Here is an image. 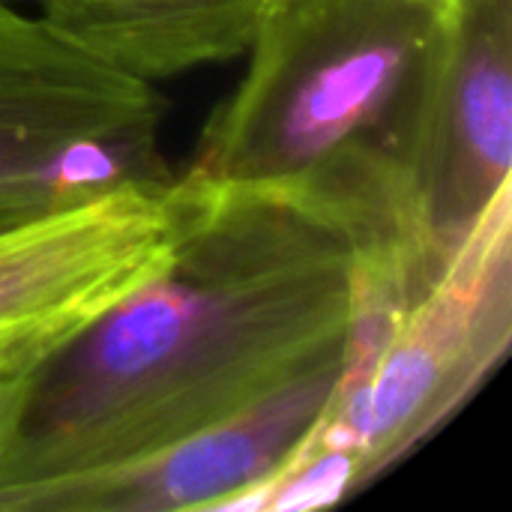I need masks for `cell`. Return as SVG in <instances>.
I'll return each instance as SVG.
<instances>
[{
	"label": "cell",
	"instance_id": "obj_9",
	"mask_svg": "<svg viewBox=\"0 0 512 512\" xmlns=\"http://www.w3.org/2000/svg\"><path fill=\"white\" fill-rule=\"evenodd\" d=\"M51 348L36 345H0V372H24L36 366Z\"/></svg>",
	"mask_w": 512,
	"mask_h": 512
},
{
	"label": "cell",
	"instance_id": "obj_4",
	"mask_svg": "<svg viewBox=\"0 0 512 512\" xmlns=\"http://www.w3.org/2000/svg\"><path fill=\"white\" fill-rule=\"evenodd\" d=\"M153 84L114 72L0 0V228L135 180H171Z\"/></svg>",
	"mask_w": 512,
	"mask_h": 512
},
{
	"label": "cell",
	"instance_id": "obj_10",
	"mask_svg": "<svg viewBox=\"0 0 512 512\" xmlns=\"http://www.w3.org/2000/svg\"><path fill=\"white\" fill-rule=\"evenodd\" d=\"M24 372H27V369H24ZM24 372H0V426H3V420H6V408H9L12 390H15V384H18V378H21Z\"/></svg>",
	"mask_w": 512,
	"mask_h": 512
},
{
	"label": "cell",
	"instance_id": "obj_5",
	"mask_svg": "<svg viewBox=\"0 0 512 512\" xmlns=\"http://www.w3.org/2000/svg\"><path fill=\"white\" fill-rule=\"evenodd\" d=\"M512 0H447L408 171L423 291L510 189Z\"/></svg>",
	"mask_w": 512,
	"mask_h": 512
},
{
	"label": "cell",
	"instance_id": "obj_7",
	"mask_svg": "<svg viewBox=\"0 0 512 512\" xmlns=\"http://www.w3.org/2000/svg\"><path fill=\"white\" fill-rule=\"evenodd\" d=\"M345 354L348 342L240 414L120 468L39 489L15 512L240 510L309 441L336 396Z\"/></svg>",
	"mask_w": 512,
	"mask_h": 512
},
{
	"label": "cell",
	"instance_id": "obj_8",
	"mask_svg": "<svg viewBox=\"0 0 512 512\" xmlns=\"http://www.w3.org/2000/svg\"><path fill=\"white\" fill-rule=\"evenodd\" d=\"M78 51L138 81H162L249 51L282 0H27Z\"/></svg>",
	"mask_w": 512,
	"mask_h": 512
},
{
	"label": "cell",
	"instance_id": "obj_1",
	"mask_svg": "<svg viewBox=\"0 0 512 512\" xmlns=\"http://www.w3.org/2000/svg\"><path fill=\"white\" fill-rule=\"evenodd\" d=\"M171 261L30 366L0 426V512L165 450L342 348L351 243L261 192L174 177Z\"/></svg>",
	"mask_w": 512,
	"mask_h": 512
},
{
	"label": "cell",
	"instance_id": "obj_11",
	"mask_svg": "<svg viewBox=\"0 0 512 512\" xmlns=\"http://www.w3.org/2000/svg\"><path fill=\"white\" fill-rule=\"evenodd\" d=\"M441 3H447V0H441Z\"/></svg>",
	"mask_w": 512,
	"mask_h": 512
},
{
	"label": "cell",
	"instance_id": "obj_2",
	"mask_svg": "<svg viewBox=\"0 0 512 512\" xmlns=\"http://www.w3.org/2000/svg\"><path fill=\"white\" fill-rule=\"evenodd\" d=\"M444 6L282 0L180 180L261 192L318 216L351 243L357 285L408 309L423 294L408 171Z\"/></svg>",
	"mask_w": 512,
	"mask_h": 512
},
{
	"label": "cell",
	"instance_id": "obj_6",
	"mask_svg": "<svg viewBox=\"0 0 512 512\" xmlns=\"http://www.w3.org/2000/svg\"><path fill=\"white\" fill-rule=\"evenodd\" d=\"M171 180H135L0 228V345L57 348L174 252Z\"/></svg>",
	"mask_w": 512,
	"mask_h": 512
},
{
	"label": "cell",
	"instance_id": "obj_3",
	"mask_svg": "<svg viewBox=\"0 0 512 512\" xmlns=\"http://www.w3.org/2000/svg\"><path fill=\"white\" fill-rule=\"evenodd\" d=\"M512 339V186L441 276L393 321L369 363H345L300 453L246 510L330 507L426 444L495 372Z\"/></svg>",
	"mask_w": 512,
	"mask_h": 512
}]
</instances>
